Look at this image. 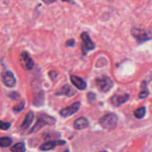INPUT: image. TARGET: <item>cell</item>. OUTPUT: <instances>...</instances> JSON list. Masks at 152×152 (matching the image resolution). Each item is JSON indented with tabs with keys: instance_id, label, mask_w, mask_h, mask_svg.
Listing matches in <instances>:
<instances>
[{
	"instance_id": "1",
	"label": "cell",
	"mask_w": 152,
	"mask_h": 152,
	"mask_svg": "<svg viewBox=\"0 0 152 152\" xmlns=\"http://www.w3.org/2000/svg\"><path fill=\"white\" fill-rule=\"evenodd\" d=\"M99 125L102 128L106 129H114L116 128L118 123V117L114 113H109L105 114L102 117L99 121Z\"/></svg>"
},
{
	"instance_id": "2",
	"label": "cell",
	"mask_w": 152,
	"mask_h": 152,
	"mask_svg": "<svg viewBox=\"0 0 152 152\" xmlns=\"http://www.w3.org/2000/svg\"><path fill=\"white\" fill-rule=\"evenodd\" d=\"M55 123H56V120H55L53 117H50V116L45 114H41L39 116L38 120H37L35 126H34V127L32 128V129H31V133L38 132V131L40 130L43 126H47V125H49V126H53Z\"/></svg>"
},
{
	"instance_id": "3",
	"label": "cell",
	"mask_w": 152,
	"mask_h": 152,
	"mask_svg": "<svg viewBox=\"0 0 152 152\" xmlns=\"http://www.w3.org/2000/svg\"><path fill=\"white\" fill-rule=\"evenodd\" d=\"M95 84L99 91L106 93L113 88L114 82H113L112 79L108 76H102V77L96 79Z\"/></svg>"
},
{
	"instance_id": "4",
	"label": "cell",
	"mask_w": 152,
	"mask_h": 152,
	"mask_svg": "<svg viewBox=\"0 0 152 152\" xmlns=\"http://www.w3.org/2000/svg\"><path fill=\"white\" fill-rule=\"evenodd\" d=\"M132 34L139 44L145 42L146 41H149L151 39V31L148 30L138 29V28H133L132 31Z\"/></svg>"
},
{
	"instance_id": "5",
	"label": "cell",
	"mask_w": 152,
	"mask_h": 152,
	"mask_svg": "<svg viewBox=\"0 0 152 152\" xmlns=\"http://www.w3.org/2000/svg\"><path fill=\"white\" fill-rule=\"evenodd\" d=\"M1 80L4 86L9 88H13L16 84V80L13 73L10 71H3L1 74Z\"/></svg>"
},
{
	"instance_id": "6",
	"label": "cell",
	"mask_w": 152,
	"mask_h": 152,
	"mask_svg": "<svg viewBox=\"0 0 152 152\" xmlns=\"http://www.w3.org/2000/svg\"><path fill=\"white\" fill-rule=\"evenodd\" d=\"M81 103L80 102H77L73 103L71 106L66 107L60 111V115L63 117H68L74 115L80 110Z\"/></svg>"
},
{
	"instance_id": "7",
	"label": "cell",
	"mask_w": 152,
	"mask_h": 152,
	"mask_svg": "<svg viewBox=\"0 0 152 152\" xmlns=\"http://www.w3.org/2000/svg\"><path fill=\"white\" fill-rule=\"evenodd\" d=\"M81 39H83V51L85 53H86V52L88 53V51L89 50H91L93 49H94L95 45L94 43L92 42V40L91 39L90 37H89L88 34L86 32H83L81 34Z\"/></svg>"
},
{
	"instance_id": "8",
	"label": "cell",
	"mask_w": 152,
	"mask_h": 152,
	"mask_svg": "<svg viewBox=\"0 0 152 152\" xmlns=\"http://www.w3.org/2000/svg\"><path fill=\"white\" fill-rule=\"evenodd\" d=\"M130 95L129 94H125L122 95H114L111 98V103L114 107H120L123 104L126 103L129 100Z\"/></svg>"
},
{
	"instance_id": "9",
	"label": "cell",
	"mask_w": 152,
	"mask_h": 152,
	"mask_svg": "<svg viewBox=\"0 0 152 152\" xmlns=\"http://www.w3.org/2000/svg\"><path fill=\"white\" fill-rule=\"evenodd\" d=\"M65 143V141L64 140H52V141H48V142H46L45 143L42 144L40 145L39 148L41 151H50V150L53 149V148H56L57 145H64Z\"/></svg>"
},
{
	"instance_id": "10",
	"label": "cell",
	"mask_w": 152,
	"mask_h": 152,
	"mask_svg": "<svg viewBox=\"0 0 152 152\" xmlns=\"http://www.w3.org/2000/svg\"><path fill=\"white\" fill-rule=\"evenodd\" d=\"M77 94V91L69 85H65L63 87L59 89V91L56 92V96H66L71 97Z\"/></svg>"
},
{
	"instance_id": "11",
	"label": "cell",
	"mask_w": 152,
	"mask_h": 152,
	"mask_svg": "<svg viewBox=\"0 0 152 152\" xmlns=\"http://www.w3.org/2000/svg\"><path fill=\"white\" fill-rule=\"evenodd\" d=\"M71 81L73 83V85L80 90H85L87 88V83H86V81L78 76L71 75Z\"/></svg>"
},
{
	"instance_id": "12",
	"label": "cell",
	"mask_w": 152,
	"mask_h": 152,
	"mask_svg": "<svg viewBox=\"0 0 152 152\" xmlns=\"http://www.w3.org/2000/svg\"><path fill=\"white\" fill-rule=\"evenodd\" d=\"M21 58H22V61H23V63L25 65V68L27 70H31L34 68V62L32 59L31 58V56H29L28 53H27L26 51H24L21 53Z\"/></svg>"
},
{
	"instance_id": "13",
	"label": "cell",
	"mask_w": 152,
	"mask_h": 152,
	"mask_svg": "<svg viewBox=\"0 0 152 152\" xmlns=\"http://www.w3.org/2000/svg\"><path fill=\"white\" fill-rule=\"evenodd\" d=\"M88 124L89 123L87 119H86L85 117H80L74 121V126L76 129L81 130V129H86V127H88Z\"/></svg>"
},
{
	"instance_id": "14",
	"label": "cell",
	"mask_w": 152,
	"mask_h": 152,
	"mask_svg": "<svg viewBox=\"0 0 152 152\" xmlns=\"http://www.w3.org/2000/svg\"><path fill=\"white\" fill-rule=\"evenodd\" d=\"M34 114L32 112V111H30L27 114L26 117H25V120H24L23 123H22V126H21V128L22 129H28L30 126L32 124L33 121H34Z\"/></svg>"
},
{
	"instance_id": "15",
	"label": "cell",
	"mask_w": 152,
	"mask_h": 152,
	"mask_svg": "<svg viewBox=\"0 0 152 152\" xmlns=\"http://www.w3.org/2000/svg\"><path fill=\"white\" fill-rule=\"evenodd\" d=\"M45 102V94L43 91L39 92L34 99V104L36 106H42Z\"/></svg>"
},
{
	"instance_id": "16",
	"label": "cell",
	"mask_w": 152,
	"mask_h": 152,
	"mask_svg": "<svg viewBox=\"0 0 152 152\" xmlns=\"http://www.w3.org/2000/svg\"><path fill=\"white\" fill-rule=\"evenodd\" d=\"M13 143V140L8 137H4L0 138V147L1 148H6L10 146Z\"/></svg>"
},
{
	"instance_id": "17",
	"label": "cell",
	"mask_w": 152,
	"mask_h": 152,
	"mask_svg": "<svg viewBox=\"0 0 152 152\" xmlns=\"http://www.w3.org/2000/svg\"><path fill=\"white\" fill-rule=\"evenodd\" d=\"M26 148L24 142H19L11 148V152H25Z\"/></svg>"
},
{
	"instance_id": "18",
	"label": "cell",
	"mask_w": 152,
	"mask_h": 152,
	"mask_svg": "<svg viewBox=\"0 0 152 152\" xmlns=\"http://www.w3.org/2000/svg\"><path fill=\"white\" fill-rule=\"evenodd\" d=\"M145 113H146V108H145V107H140V108H139L134 111V114L137 119H142L145 117Z\"/></svg>"
},
{
	"instance_id": "19",
	"label": "cell",
	"mask_w": 152,
	"mask_h": 152,
	"mask_svg": "<svg viewBox=\"0 0 152 152\" xmlns=\"http://www.w3.org/2000/svg\"><path fill=\"white\" fill-rule=\"evenodd\" d=\"M142 88H143V90L140 93L139 98H140V99H145V98L148 97L150 94L149 91H148V88H147V85L146 83H145V86L143 87V86H142Z\"/></svg>"
},
{
	"instance_id": "20",
	"label": "cell",
	"mask_w": 152,
	"mask_h": 152,
	"mask_svg": "<svg viewBox=\"0 0 152 152\" xmlns=\"http://www.w3.org/2000/svg\"><path fill=\"white\" fill-rule=\"evenodd\" d=\"M25 101H22V102H21L20 103H19L18 105H16V106L13 108V111H14V113H16V114H18V113L21 112V111H22V110L25 108Z\"/></svg>"
},
{
	"instance_id": "21",
	"label": "cell",
	"mask_w": 152,
	"mask_h": 152,
	"mask_svg": "<svg viewBox=\"0 0 152 152\" xmlns=\"http://www.w3.org/2000/svg\"><path fill=\"white\" fill-rule=\"evenodd\" d=\"M10 126H11L10 123H8V122H3L0 120V129H1V130H7V129H10Z\"/></svg>"
},
{
	"instance_id": "22",
	"label": "cell",
	"mask_w": 152,
	"mask_h": 152,
	"mask_svg": "<svg viewBox=\"0 0 152 152\" xmlns=\"http://www.w3.org/2000/svg\"><path fill=\"white\" fill-rule=\"evenodd\" d=\"M87 97H88V99L89 102L90 103H92V102H94V101L96 100V94H95L94 93H92V92H89L88 94L87 95Z\"/></svg>"
},
{
	"instance_id": "23",
	"label": "cell",
	"mask_w": 152,
	"mask_h": 152,
	"mask_svg": "<svg viewBox=\"0 0 152 152\" xmlns=\"http://www.w3.org/2000/svg\"><path fill=\"white\" fill-rule=\"evenodd\" d=\"M49 74V77H50V80H52V81H55V80H56V78L58 77V74L56 71H50V72L48 73Z\"/></svg>"
},
{
	"instance_id": "24",
	"label": "cell",
	"mask_w": 152,
	"mask_h": 152,
	"mask_svg": "<svg viewBox=\"0 0 152 152\" xmlns=\"http://www.w3.org/2000/svg\"><path fill=\"white\" fill-rule=\"evenodd\" d=\"M9 96H10L12 99L15 100V99H19V98L20 97V95H19L17 92H11V93H10V94H9Z\"/></svg>"
},
{
	"instance_id": "25",
	"label": "cell",
	"mask_w": 152,
	"mask_h": 152,
	"mask_svg": "<svg viewBox=\"0 0 152 152\" xmlns=\"http://www.w3.org/2000/svg\"><path fill=\"white\" fill-rule=\"evenodd\" d=\"M74 45H75V40L74 39H70L66 42V45L68 47H74Z\"/></svg>"
},
{
	"instance_id": "26",
	"label": "cell",
	"mask_w": 152,
	"mask_h": 152,
	"mask_svg": "<svg viewBox=\"0 0 152 152\" xmlns=\"http://www.w3.org/2000/svg\"><path fill=\"white\" fill-rule=\"evenodd\" d=\"M56 1V0H43V1H44V2L47 4H51V3L55 2Z\"/></svg>"
},
{
	"instance_id": "27",
	"label": "cell",
	"mask_w": 152,
	"mask_h": 152,
	"mask_svg": "<svg viewBox=\"0 0 152 152\" xmlns=\"http://www.w3.org/2000/svg\"><path fill=\"white\" fill-rule=\"evenodd\" d=\"M62 1H68V2H71V3H75L74 2V1H73V0H62Z\"/></svg>"
},
{
	"instance_id": "28",
	"label": "cell",
	"mask_w": 152,
	"mask_h": 152,
	"mask_svg": "<svg viewBox=\"0 0 152 152\" xmlns=\"http://www.w3.org/2000/svg\"><path fill=\"white\" fill-rule=\"evenodd\" d=\"M64 152H70V151H69V150H66V151H64Z\"/></svg>"
},
{
	"instance_id": "29",
	"label": "cell",
	"mask_w": 152,
	"mask_h": 152,
	"mask_svg": "<svg viewBox=\"0 0 152 152\" xmlns=\"http://www.w3.org/2000/svg\"><path fill=\"white\" fill-rule=\"evenodd\" d=\"M101 152H108V151H101Z\"/></svg>"
}]
</instances>
